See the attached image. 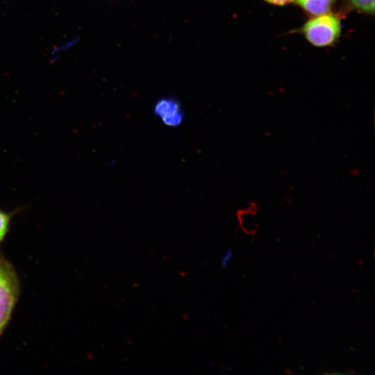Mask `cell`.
Returning a JSON list of instances; mask_svg holds the SVG:
<instances>
[{
	"label": "cell",
	"instance_id": "4",
	"mask_svg": "<svg viewBox=\"0 0 375 375\" xmlns=\"http://www.w3.org/2000/svg\"><path fill=\"white\" fill-rule=\"evenodd\" d=\"M307 13L313 16L329 12L335 0H293Z\"/></svg>",
	"mask_w": 375,
	"mask_h": 375
},
{
	"label": "cell",
	"instance_id": "8",
	"mask_svg": "<svg viewBox=\"0 0 375 375\" xmlns=\"http://www.w3.org/2000/svg\"><path fill=\"white\" fill-rule=\"evenodd\" d=\"M265 1L277 6H283L285 5L292 0H265Z\"/></svg>",
	"mask_w": 375,
	"mask_h": 375
},
{
	"label": "cell",
	"instance_id": "5",
	"mask_svg": "<svg viewBox=\"0 0 375 375\" xmlns=\"http://www.w3.org/2000/svg\"><path fill=\"white\" fill-rule=\"evenodd\" d=\"M353 8L360 12L373 15L374 0H349Z\"/></svg>",
	"mask_w": 375,
	"mask_h": 375
},
{
	"label": "cell",
	"instance_id": "6",
	"mask_svg": "<svg viewBox=\"0 0 375 375\" xmlns=\"http://www.w3.org/2000/svg\"><path fill=\"white\" fill-rule=\"evenodd\" d=\"M10 219V215L0 209V242L8 231Z\"/></svg>",
	"mask_w": 375,
	"mask_h": 375
},
{
	"label": "cell",
	"instance_id": "1",
	"mask_svg": "<svg viewBox=\"0 0 375 375\" xmlns=\"http://www.w3.org/2000/svg\"><path fill=\"white\" fill-rule=\"evenodd\" d=\"M302 31L312 45L319 47L329 46L340 35V22L336 15L327 12L308 20L303 25Z\"/></svg>",
	"mask_w": 375,
	"mask_h": 375
},
{
	"label": "cell",
	"instance_id": "2",
	"mask_svg": "<svg viewBox=\"0 0 375 375\" xmlns=\"http://www.w3.org/2000/svg\"><path fill=\"white\" fill-rule=\"evenodd\" d=\"M16 297L14 276L0 261V333L11 315Z\"/></svg>",
	"mask_w": 375,
	"mask_h": 375
},
{
	"label": "cell",
	"instance_id": "9",
	"mask_svg": "<svg viewBox=\"0 0 375 375\" xmlns=\"http://www.w3.org/2000/svg\"><path fill=\"white\" fill-rule=\"evenodd\" d=\"M349 172L352 175V176H358L360 174V170L358 168H352V169H350L349 170Z\"/></svg>",
	"mask_w": 375,
	"mask_h": 375
},
{
	"label": "cell",
	"instance_id": "7",
	"mask_svg": "<svg viewBox=\"0 0 375 375\" xmlns=\"http://www.w3.org/2000/svg\"><path fill=\"white\" fill-rule=\"evenodd\" d=\"M232 254H233L232 250L230 249H227L226 251L224 253L220 262L221 266L222 267L225 268L226 267L228 261L231 258Z\"/></svg>",
	"mask_w": 375,
	"mask_h": 375
},
{
	"label": "cell",
	"instance_id": "3",
	"mask_svg": "<svg viewBox=\"0 0 375 375\" xmlns=\"http://www.w3.org/2000/svg\"><path fill=\"white\" fill-rule=\"evenodd\" d=\"M153 112L168 126H178L184 119L180 103L173 98L159 99L154 105Z\"/></svg>",
	"mask_w": 375,
	"mask_h": 375
}]
</instances>
